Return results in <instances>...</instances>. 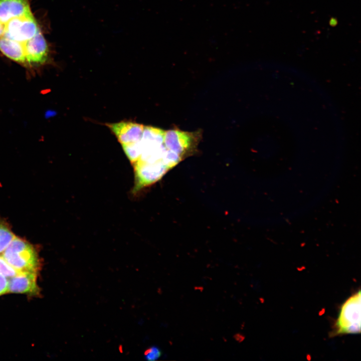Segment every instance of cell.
Here are the masks:
<instances>
[{
    "label": "cell",
    "instance_id": "6",
    "mask_svg": "<svg viewBox=\"0 0 361 361\" xmlns=\"http://www.w3.org/2000/svg\"><path fill=\"white\" fill-rule=\"evenodd\" d=\"M37 273L19 272L9 280L8 292L37 295L40 289L37 284Z\"/></svg>",
    "mask_w": 361,
    "mask_h": 361
},
{
    "label": "cell",
    "instance_id": "11",
    "mask_svg": "<svg viewBox=\"0 0 361 361\" xmlns=\"http://www.w3.org/2000/svg\"><path fill=\"white\" fill-rule=\"evenodd\" d=\"M9 281L5 276L0 274V295L8 292Z\"/></svg>",
    "mask_w": 361,
    "mask_h": 361
},
{
    "label": "cell",
    "instance_id": "4",
    "mask_svg": "<svg viewBox=\"0 0 361 361\" xmlns=\"http://www.w3.org/2000/svg\"><path fill=\"white\" fill-rule=\"evenodd\" d=\"M201 130L186 132L178 128L165 131L163 142L166 148L182 160L191 152L201 140Z\"/></svg>",
    "mask_w": 361,
    "mask_h": 361
},
{
    "label": "cell",
    "instance_id": "3",
    "mask_svg": "<svg viewBox=\"0 0 361 361\" xmlns=\"http://www.w3.org/2000/svg\"><path fill=\"white\" fill-rule=\"evenodd\" d=\"M360 291L352 294L342 304L331 333L333 336L360 332Z\"/></svg>",
    "mask_w": 361,
    "mask_h": 361
},
{
    "label": "cell",
    "instance_id": "2",
    "mask_svg": "<svg viewBox=\"0 0 361 361\" xmlns=\"http://www.w3.org/2000/svg\"><path fill=\"white\" fill-rule=\"evenodd\" d=\"M3 258L18 272L38 273L40 263L32 246L15 237L3 252Z\"/></svg>",
    "mask_w": 361,
    "mask_h": 361
},
{
    "label": "cell",
    "instance_id": "10",
    "mask_svg": "<svg viewBox=\"0 0 361 361\" xmlns=\"http://www.w3.org/2000/svg\"><path fill=\"white\" fill-rule=\"evenodd\" d=\"M161 354L160 350L156 346L149 348L144 352V356L148 360H156L161 356Z\"/></svg>",
    "mask_w": 361,
    "mask_h": 361
},
{
    "label": "cell",
    "instance_id": "9",
    "mask_svg": "<svg viewBox=\"0 0 361 361\" xmlns=\"http://www.w3.org/2000/svg\"><path fill=\"white\" fill-rule=\"evenodd\" d=\"M18 272V271L9 265L2 256H0V274L6 277H12Z\"/></svg>",
    "mask_w": 361,
    "mask_h": 361
},
{
    "label": "cell",
    "instance_id": "8",
    "mask_svg": "<svg viewBox=\"0 0 361 361\" xmlns=\"http://www.w3.org/2000/svg\"><path fill=\"white\" fill-rule=\"evenodd\" d=\"M14 237L7 227L0 224V254L4 251Z\"/></svg>",
    "mask_w": 361,
    "mask_h": 361
},
{
    "label": "cell",
    "instance_id": "7",
    "mask_svg": "<svg viewBox=\"0 0 361 361\" xmlns=\"http://www.w3.org/2000/svg\"><path fill=\"white\" fill-rule=\"evenodd\" d=\"M122 148L129 160L133 164L140 158L141 153L140 140L137 142L122 144Z\"/></svg>",
    "mask_w": 361,
    "mask_h": 361
},
{
    "label": "cell",
    "instance_id": "1",
    "mask_svg": "<svg viewBox=\"0 0 361 361\" xmlns=\"http://www.w3.org/2000/svg\"><path fill=\"white\" fill-rule=\"evenodd\" d=\"M0 52L24 66L27 65L26 48L29 42L42 32L31 9L25 13L0 20Z\"/></svg>",
    "mask_w": 361,
    "mask_h": 361
},
{
    "label": "cell",
    "instance_id": "5",
    "mask_svg": "<svg viewBox=\"0 0 361 361\" xmlns=\"http://www.w3.org/2000/svg\"><path fill=\"white\" fill-rule=\"evenodd\" d=\"M107 125L122 145L140 141L144 126L136 122L124 121L107 124Z\"/></svg>",
    "mask_w": 361,
    "mask_h": 361
}]
</instances>
